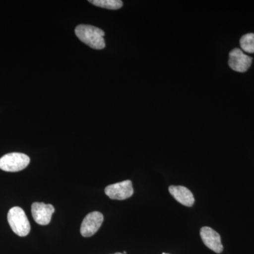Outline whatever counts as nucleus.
Returning <instances> with one entry per match:
<instances>
[{
  "label": "nucleus",
  "instance_id": "obj_10",
  "mask_svg": "<svg viewBox=\"0 0 254 254\" xmlns=\"http://www.w3.org/2000/svg\"><path fill=\"white\" fill-rule=\"evenodd\" d=\"M89 2L95 6L112 10L120 9L123 6V1L120 0H91Z\"/></svg>",
  "mask_w": 254,
  "mask_h": 254
},
{
  "label": "nucleus",
  "instance_id": "obj_2",
  "mask_svg": "<svg viewBox=\"0 0 254 254\" xmlns=\"http://www.w3.org/2000/svg\"><path fill=\"white\" fill-rule=\"evenodd\" d=\"M9 226L16 235L19 237L27 236L31 231V225L24 210L20 207H13L7 214Z\"/></svg>",
  "mask_w": 254,
  "mask_h": 254
},
{
  "label": "nucleus",
  "instance_id": "obj_13",
  "mask_svg": "<svg viewBox=\"0 0 254 254\" xmlns=\"http://www.w3.org/2000/svg\"></svg>",
  "mask_w": 254,
  "mask_h": 254
},
{
  "label": "nucleus",
  "instance_id": "obj_12",
  "mask_svg": "<svg viewBox=\"0 0 254 254\" xmlns=\"http://www.w3.org/2000/svg\"><path fill=\"white\" fill-rule=\"evenodd\" d=\"M121 254V253H116V254Z\"/></svg>",
  "mask_w": 254,
  "mask_h": 254
},
{
  "label": "nucleus",
  "instance_id": "obj_7",
  "mask_svg": "<svg viewBox=\"0 0 254 254\" xmlns=\"http://www.w3.org/2000/svg\"><path fill=\"white\" fill-rule=\"evenodd\" d=\"M53 205L35 202L32 204V216L38 225H47L51 221L52 215L55 213Z\"/></svg>",
  "mask_w": 254,
  "mask_h": 254
},
{
  "label": "nucleus",
  "instance_id": "obj_6",
  "mask_svg": "<svg viewBox=\"0 0 254 254\" xmlns=\"http://www.w3.org/2000/svg\"><path fill=\"white\" fill-rule=\"evenodd\" d=\"M253 58L244 54L242 50L235 48L229 55L228 64L230 67L237 72H246L252 65Z\"/></svg>",
  "mask_w": 254,
  "mask_h": 254
},
{
  "label": "nucleus",
  "instance_id": "obj_1",
  "mask_svg": "<svg viewBox=\"0 0 254 254\" xmlns=\"http://www.w3.org/2000/svg\"><path fill=\"white\" fill-rule=\"evenodd\" d=\"M75 33L80 41L90 48L95 50L104 49L105 32L91 25H79L75 29Z\"/></svg>",
  "mask_w": 254,
  "mask_h": 254
},
{
  "label": "nucleus",
  "instance_id": "obj_9",
  "mask_svg": "<svg viewBox=\"0 0 254 254\" xmlns=\"http://www.w3.org/2000/svg\"><path fill=\"white\" fill-rule=\"evenodd\" d=\"M169 191L172 195L181 204L190 207L194 203L195 199L193 193L190 190L183 186H170Z\"/></svg>",
  "mask_w": 254,
  "mask_h": 254
},
{
  "label": "nucleus",
  "instance_id": "obj_11",
  "mask_svg": "<svg viewBox=\"0 0 254 254\" xmlns=\"http://www.w3.org/2000/svg\"><path fill=\"white\" fill-rule=\"evenodd\" d=\"M240 46L246 53H254V33H247L240 39Z\"/></svg>",
  "mask_w": 254,
  "mask_h": 254
},
{
  "label": "nucleus",
  "instance_id": "obj_3",
  "mask_svg": "<svg viewBox=\"0 0 254 254\" xmlns=\"http://www.w3.org/2000/svg\"><path fill=\"white\" fill-rule=\"evenodd\" d=\"M30 158L21 153H11L0 158V169L5 172L15 173L24 170L29 165Z\"/></svg>",
  "mask_w": 254,
  "mask_h": 254
},
{
  "label": "nucleus",
  "instance_id": "obj_5",
  "mask_svg": "<svg viewBox=\"0 0 254 254\" xmlns=\"http://www.w3.org/2000/svg\"><path fill=\"white\" fill-rule=\"evenodd\" d=\"M103 215L100 212L94 211L88 213L83 220L81 225V234L84 237H90L94 235L103 224Z\"/></svg>",
  "mask_w": 254,
  "mask_h": 254
},
{
  "label": "nucleus",
  "instance_id": "obj_8",
  "mask_svg": "<svg viewBox=\"0 0 254 254\" xmlns=\"http://www.w3.org/2000/svg\"><path fill=\"white\" fill-rule=\"evenodd\" d=\"M200 237L203 243L208 248L215 253L220 254L223 251L221 237L218 232L208 227H203L200 229Z\"/></svg>",
  "mask_w": 254,
  "mask_h": 254
},
{
  "label": "nucleus",
  "instance_id": "obj_4",
  "mask_svg": "<svg viewBox=\"0 0 254 254\" xmlns=\"http://www.w3.org/2000/svg\"><path fill=\"white\" fill-rule=\"evenodd\" d=\"M105 194L113 200H125L133 193L132 182L130 180L110 185L105 188Z\"/></svg>",
  "mask_w": 254,
  "mask_h": 254
}]
</instances>
